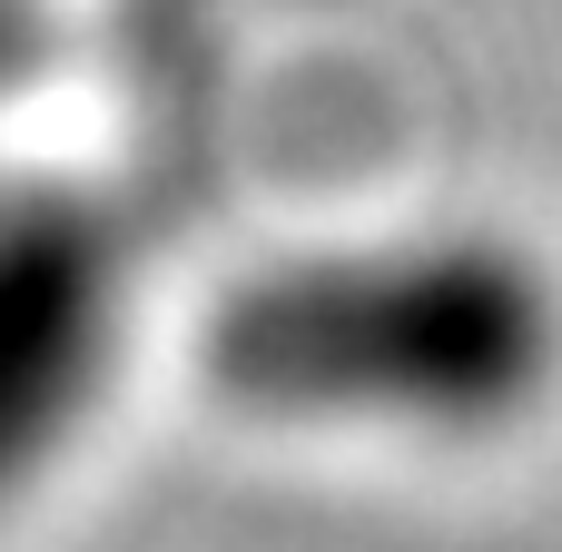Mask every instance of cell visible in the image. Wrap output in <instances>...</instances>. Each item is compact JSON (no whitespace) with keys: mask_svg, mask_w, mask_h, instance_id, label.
I'll list each match as a JSON object with an SVG mask.
<instances>
[{"mask_svg":"<svg viewBox=\"0 0 562 552\" xmlns=\"http://www.w3.org/2000/svg\"><path fill=\"white\" fill-rule=\"evenodd\" d=\"M207 356L257 415L504 444L562 385V286L504 227H425L237 286Z\"/></svg>","mask_w":562,"mask_h":552,"instance_id":"obj_1","label":"cell"},{"mask_svg":"<svg viewBox=\"0 0 562 552\" xmlns=\"http://www.w3.org/2000/svg\"><path fill=\"white\" fill-rule=\"evenodd\" d=\"M109 336V277L79 227L10 217L0 227V494L69 435L89 405V365Z\"/></svg>","mask_w":562,"mask_h":552,"instance_id":"obj_2","label":"cell"}]
</instances>
